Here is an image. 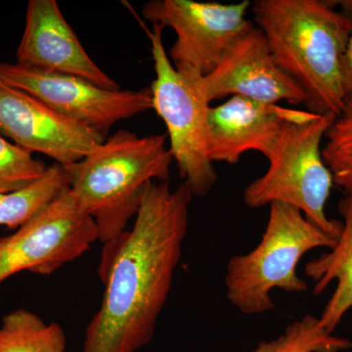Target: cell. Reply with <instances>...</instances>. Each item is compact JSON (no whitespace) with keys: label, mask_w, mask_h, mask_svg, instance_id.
I'll list each match as a JSON object with an SVG mask.
<instances>
[{"label":"cell","mask_w":352,"mask_h":352,"mask_svg":"<svg viewBox=\"0 0 352 352\" xmlns=\"http://www.w3.org/2000/svg\"><path fill=\"white\" fill-rule=\"evenodd\" d=\"M191 191L150 183L131 230L104 245L100 307L85 329L82 352H136L151 342L173 287L189 226Z\"/></svg>","instance_id":"obj_1"},{"label":"cell","mask_w":352,"mask_h":352,"mask_svg":"<svg viewBox=\"0 0 352 352\" xmlns=\"http://www.w3.org/2000/svg\"><path fill=\"white\" fill-rule=\"evenodd\" d=\"M251 9L277 64L307 95L308 112L339 116L352 18L320 0H256Z\"/></svg>","instance_id":"obj_2"},{"label":"cell","mask_w":352,"mask_h":352,"mask_svg":"<svg viewBox=\"0 0 352 352\" xmlns=\"http://www.w3.org/2000/svg\"><path fill=\"white\" fill-rule=\"evenodd\" d=\"M166 134L119 131L78 163L65 166L69 188L104 245L126 232L150 183L168 182L173 159Z\"/></svg>","instance_id":"obj_3"},{"label":"cell","mask_w":352,"mask_h":352,"mask_svg":"<svg viewBox=\"0 0 352 352\" xmlns=\"http://www.w3.org/2000/svg\"><path fill=\"white\" fill-rule=\"evenodd\" d=\"M336 243L298 208L271 204L261 242L251 252L234 256L227 263L224 277L227 298L245 315L275 309L271 291H307V284L296 271L300 259L318 248L333 249Z\"/></svg>","instance_id":"obj_4"},{"label":"cell","mask_w":352,"mask_h":352,"mask_svg":"<svg viewBox=\"0 0 352 352\" xmlns=\"http://www.w3.org/2000/svg\"><path fill=\"white\" fill-rule=\"evenodd\" d=\"M335 119L333 115H316L287 122L267 157V170L245 187V205L254 210L273 203L291 206L337 241L342 222L328 219L325 212L335 183L321 147Z\"/></svg>","instance_id":"obj_5"},{"label":"cell","mask_w":352,"mask_h":352,"mask_svg":"<svg viewBox=\"0 0 352 352\" xmlns=\"http://www.w3.org/2000/svg\"><path fill=\"white\" fill-rule=\"evenodd\" d=\"M163 28L153 25L147 32L151 43L155 78L150 88L153 109L164 120L170 151L180 177L194 197L207 195L217 182L208 152V113L210 103L204 92V76L178 71L163 43Z\"/></svg>","instance_id":"obj_6"},{"label":"cell","mask_w":352,"mask_h":352,"mask_svg":"<svg viewBox=\"0 0 352 352\" xmlns=\"http://www.w3.org/2000/svg\"><path fill=\"white\" fill-rule=\"evenodd\" d=\"M97 240L94 220L67 189L16 232L0 238V284L23 271L53 274Z\"/></svg>","instance_id":"obj_7"},{"label":"cell","mask_w":352,"mask_h":352,"mask_svg":"<svg viewBox=\"0 0 352 352\" xmlns=\"http://www.w3.org/2000/svg\"><path fill=\"white\" fill-rule=\"evenodd\" d=\"M0 78L104 138L117 122L153 109L150 88L110 90L80 76L17 62L0 63Z\"/></svg>","instance_id":"obj_8"},{"label":"cell","mask_w":352,"mask_h":352,"mask_svg":"<svg viewBox=\"0 0 352 352\" xmlns=\"http://www.w3.org/2000/svg\"><path fill=\"white\" fill-rule=\"evenodd\" d=\"M249 0L239 3L200 2L194 0H152L143 7V17L153 25L175 31L171 63L178 71H193L208 76L252 21Z\"/></svg>","instance_id":"obj_9"},{"label":"cell","mask_w":352,"mask_h":352,"mask_svg":"<svg viewBox=\"0 0 352 352\" xmlns=\"http://www.w3.org/2000/svg\"><path fill=\"white\" fill-rule=\"evenodd\" d=\"M0 134L28 151L41 153L62 166L78 163L105 140L97 132L67 119L1 78Z\"/></svg>","instance_id":"obj_10"},{"label":"cell","mask_w":352,"mask_h":352,"mask_svg":"<svg viewBox=\"0 0 352 352\" xmlns=\"http://www.w3.org/2000/svg\"><path fill=\"white\" fill-rule=\"evenodd\" d=\"M201 85L210 103L231 96L270 104L307 103L302 88L277 64L263 32L252 22Z\"/></svg>","instance_id":"obj_11"},{"label":"cell","mask_w":352,"mask_h":352,"mask_svg":"<svg viewBox=\"0 0 352 352\" xmlns=\"http://www.w3.org/2000/svg\"><path fill=\"white\" fill-rule=\"evenodd\" d=\"M316 113L231 96L208 109V152L212 163L236 164L249 151L270 156L285 124Z\"/></svg>","instance_id":"obj_12"},{"label":"cell","mask_w":352,"mask_h":352,"mask_svg":"<svg viewBox=\"0 0 352 352\" xmlns=\"http://www.w3.org/2000/svg\"><path fill=\"white\" fill-rule=\"evenodd\" d=\"M17 63L80 76L110 90L119 83L94 63L65 19L56 0H30Z\"/></svg>","instance_id":"obj_13"},{"label":"cell","mask_w":352,"mask_h":352,"mask_svg":"<svg viewBox=\"0 0 352 352\" xmlns=\"http://www.w3.org/2000/svg\"><path fill=\"white\" fill-rule=\"evenodd\" d=\"M339 212L342 230L335 247L305 266V274L315 282L314 296L323 293L333 280L338 282L318 318L319 325L329 333H333L352 307V195L340 200Z\"/></svg>","instance_id":"obj_14"},{"label":"cell","mask_w":352,"mask_h":352,"mask_svg":"<svg viewBox=\"0 0 352 352\" xmlns=\"http://www.w3.org/2000/svg\"><path fill=\"white\" fill-rule=\"evenodd\" d=\"M69 185L66 166L55 163L48 166L41 179L30 186L0 194V226L20 228L69 189Z\"/></svg>","instance_id":"obj_15"},{"label":"cell","mask_w":352,"mask_h":352,"mask_svg":"<svg viewBox=\"0 0 352 352\" xmlns=\"http://www.w3.org/2000/svg\"><path fill=\"white\" fill-rule=\"evenodd\" d=\"M61 325L45 323L31 310L20 308L6 315L0 325V352H66Z\"/></svg>","instance_id":"obj_16"},{"label":"cell","mask_w":352,"mask_h":352,"mask_svg":"<svg viewBox=\"0 0 352 352\" xmlns=\"http://www.w3.org/2000/svg\"><path fill=\"white\" fill-rule=\"evenodd\" d=\"M351 347V340L329 333L318 318L305 315L287 326L276 339L259 342L252 352H340Z\"/></svg>","instance_id":"obj_17"},{"label":"cell","mask_w":352,"mask_h":352,"mask_svg":"<svg viewBox=\"0 0 352 352\" xmlns=\"http://www.w3.org/2000/svg\"><path fill=\"white\" fill-rule=\"evenodd\" d=\"M327 142L322 156L333 175V183L352 195V96L326 132Z\"/></svg>","instance_id":"obj_18"},{"label":"cell","mask_w":352,"mask_h":352,"mask_svg":"<svg viewBox=\"0 0 352 352\" xmlns=\"http://www.w3.org/2000/svg\"><path fill=\"white\" fill-rule=\"evenodd\" d=\"M48 166L25 148L0 134V194L11 193L41 179Z\"/></svg>","instance_id":"obj_19"},{"label":"cell","mask_w":352,"mask_h":352,"mask_svg":"<svg viewBox=\"0 0 352 352\" xmlns=\"http://www.w3.org/2000/svg\"><path fill=\"white\" fill-rule=\"evenodd\" d=\"M346 82L347 97L352 96V32L346 53Z\"/></svg>","instance_id":"obj_20"}]
</instances>
